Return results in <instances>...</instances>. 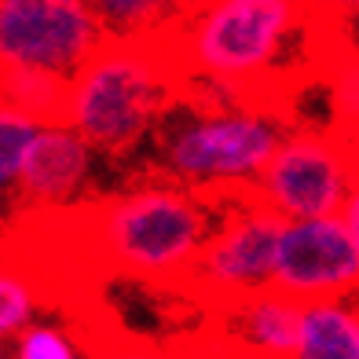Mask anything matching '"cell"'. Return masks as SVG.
<instances>
[{
  "instance_id": "obj_1",
  "label": "cell",
  "mask_w": 359,
  "mask_h": 359,
  "mask_svg": "<svg viewBox=\"0 0 359 359\" xmlns=\"http://www.w3.org/2000/svg\"><path fill=\"white\" fill-rule=\"evenodd\" d=\"M316 26L319 19L301 0H209L202 11L176 19L165 44L180 81L268 100V85L283 81Z\"/></svg>"
},
{
  "instance_id": "obj_2",
  "label": "cell",
  "mask_w": 359,
  "mask_h": 359,
  "mask_svg": "<svg viewBox=\"0 0 359 359\" xmlns=\"http://www.w3.org/2000/svg\"><path fill=\"white\" fill-rule=\"evenodd\" d=\"M224 198L158 172L88 209L92 253L114 271L143 283H187Z\"/></svg>"
},
{
  "instance_id": "obj_3",
  "label": "cell",
  "mask_w": 359,
  "mask_h": 359,
  "mask_svg": "<svg viewBox=\"0 0 359 359\" xmlns=\"http://www.w3.org/2000/svg\"><path fill=\"white\" fill-rule=\"evenodd\" d=\"M286 133L290 121L271 100H172L154 133V165L209 198H238L257 187Z\"/></svg>"
},
{
  "instance_id": "obj_4",
  "label": "cell",
  "mask_w": 359,
  "mask_h": 359,
  "mask_svg": "<svg viewBox=\"0 0 359 359\" xmlns=\"http://www.w3.org/2000/svg\"><path fill=\"white\" fill-rule=\"evenodd\" d=\"M180 70L165 37H107L85 67L67 81V118L100 154L121 158L154 140L158 121L176 100Z\"/></svg>"
},
{
  "instance_id": "obj_5",
  "label": "cell",
  "mask_w": 359,
  "mask_h": 359,
  "mask_svg": "<svg viewBox=\"0 0 359 359\" xmlns=\"http://www.w3.org/2000/svg\"><path fill=\"white\" fill-rule=\"evenodd\" d=\"M359 176V147L337 128H293L260 172L253 194L283 220L341 213Z\"/></svg>"
},
{
  "instance_id": "obj_6",
  "label": "cell",
  "mask_w": 359,
  "mask_h": 359,
  "mask_svg": "<svg viewBox=\"0 0 359 359\" xmlns=\"http://www.w3.org/2000/svg\"><path fill=\"white\" fill-rule=\"evenodd\" d=\"M283 224L286 220L271 205L260 202L253 191L238 194V198H224L217 227L209 235L187 286L209 297V304L217 308L250 297L257 290H268L275 283Z\"/></svg>"
},
{
  "instance_id": "obj_7",
  "label": "cell",
  "mask_w": 359,
  "mask_h": 359,
  "mask_svg": "<svg viewBox=\"0 0 359 359\" xmlns=\"http://www.w3.org/2000/svg\"><path fill=\"white\" fill-rule=\"evenodd\" d=\"M92 0H0V62L74 77L107 44Z\"/></svg>"
},
{
  "instance_id": "obj_8",
  "label": "cell",
  "mask_w": 359,
  "mask_h": 359,
  "mask_svg": "<svg viewBox=\"0 0 359 359\" xmlns=\"http://www.w3.org/2000/svg\"><path fill=\"white\" fill-rule=\"evenodd\" d=\"M275 290L293 301L355 297L359 293V246L341 213L297 217L283 224L275 257Z\"/></svg>"
},
{
  "instance_id": "obj_9",
  "label": "cell",
  "mask_w": 359,
  "mask_h": 359,
  "mask_svg": "<svg viewBox=\"0 0 359 359\" xmlns=\"http://www.w3.org/2000/svg\"><path fill=\"white\" fill-rule=\"evenodd\" d=\"M95 147L67 118L41 121L29 140L15 184V202L34 213H55L85 198L95 169Z\"/></svg>"
},
{
  "instance_id": "obj_10",
  "label": "cell",
  "mask_w": 359,
  "mask_h": 359,
  "mask_svg": "<svg viewBox=\"0 0 359 359\" xmlns=\"http://www.w3.org/2000/svg\"><path fill=\"white\" fill-rule=\"evenodd\" d=\"M220 323L227 330V345L253 355H297V326L301 301L283 290H257L250 297L220 304Z\"/></svg>"
},
{
  "instance_id": "obj_11",
  "label": "cell",
  "mask_w": 359,
  "mask_h": 359,
  "mask_svg": "<svg viewBox=\"0 0 359 359\" xmlns=\"http://www.w3.org/2000/svg\"><path fill=\"white\" fill-rule=\"evenodd\" d=\"M355 297H323L301 304L297 359H359Z\"/></svg>"
},
{
  "instance_id": "obj_12",
  "label": "cell",
  "mask_w": 359,
  "mask_h": 359,
  "mask_svg": "<svg viewBox=\"0 0 359 359\" xmlns=\"http://www.w3.org/2000/svg\"><path fill=\"white\" fill-rule=\"evenodd\" d=\"M323 77H326V100L341 136H348L359 147V48L348 34H334L323 55Z\"/></svg>"
},
{
  "instance_id": "obj_13",
  "label": "cell",
  "mask_w": 359,
  "mask_h": 359,
  "mask_svg": "<svg viewBox=\"0 0 359 359\" xmlns=\"http://www.w3.org/2000/svg\"><path fill=\"white\" fill-rule=\"evenodd\" d=\"M67 81L70 77H59V74H48V70L4 67V62H0V103L34 114L37 121L62 118V107H67Z\"/></svg>"
},
{
  "instance_id": "obj_14",
  "label": "cell",
  "mask_w": 359,
  "mask_h": 359,
  "mask_svg": "<svg viewBox=\"0 0 359 359\" xmlns=\"http://www.w3.org/2000/svg\"><path fill=\"white\" fill-rule=\"evenodd\" d=\"M110 37L128 41H154L165 37L176 26V4L172 0H92Z\"/></svg>"
},
{
  "instance_id": "obj_15",
  "label": "cell",
  "mask_w": 359,
  "mask_h": 359,
  "mask_svg": "<svg viewBox=\"0 0 359 359\" xmlns=\"http://www.w3.org/2000/svg\"><path fill=\"white\" fill-rule=\"evenodd\" d=\"M37 118L19 107L0 103V202H15V184H19L22 154L37 133Z\"/></svg>"
},
{
  "instance_id": "obj_16",
  "label": "cell",
  "mask_w": 359,
  "mask_h": 359,
  "mask_svg": "<svg viewBox=\"0 0 359 359\" xmlns=\"http://www.w3.org/2000/svg\"><path fill=\"white\" fill-rule=\"evenodd\" d=\"M37 312H41L37 286L29 283L22 271L0 268V341L11 345V341L37 319Z\"/></svg>"
},
{
  "instance_id": "obj_17",
  "label": "cell",
  "mask_w": 359,
  "mask_h": 359,
  "mask_svg": "<svg viewBox=\"0 0 359 359\" xmlns=\"http://www.w3.org/2000/svg\"><path fill=\"white\" fill-rule=\"evenodd\" d=\"M11 355H19V359H77L81 348L62 326L34 319L19 337L11 341Z\"/></svg>"
},
{
  "instance_id": "obj_18",
  "label": "cell",
  "mask_w": 359,
  "mask_h": 359,
  "mask_svg": "<svg viewBox=\"0 0 359 359\" xmlns=\"http://www.w3.org/2000/svg\"><path fill=\"white\" fill-rule=\"evenodd\" d=\"M308 8L316 11V19L334 29H345V34L359 26V0H312Z\"/></svg>"
},
{
  "instance_id": "obj_19",
  "label": "cell",
  "mask_w": 359,
  "mask_h": 359,
  "mask_svg": "<svg viewBox=\"0 0 359 359\" xmlns=\"http://www.w3.org/2000/svg\"><path fill=\"white\" fill-rule=\"evenodd\" d=\"M341 217H345L348 231H352L355 246H359V176H355V184H352V191H348V202H345V209H341Z\"/></svg>"
},
{
  "instance_id": "obj_20",
  "label": "cell",
  "mask_w": 359,
  "mask_h": 359,
  "mask_svg": "<svg viewBox=\"0 0 359 359\" xmlns=\"http://www.w3.org/2000/svg\"><path fill=\"white\" fill-rule=\"evenodd\" d=\"M172 4H176V15H180V19H184V15H194V11H202V8L209 4V0H172Z\"/></svg>"
},
{
  "instance_id": "obj_21",
  "label": "cell",
  "mask_w": 359,
  "mask_h": 359,
  "mask_svg": "<svg viewBox=\"0 0 359 359\" xmlns=\"http://www.w3.org/2000/svg\"><path fill=\"white\" fill-rule=\"evenodd\" d=\"M4 345H8V341H0V359H4V355H8V352H4Z\"/></svg>"
},
{
  "instance_id": "obj_22",
  "label": "cell",
  "mask_w": 359,
  "mask_h": 359,
  "mask_svg": "<svg viewBox=\"0 0 359 359\" xmlns=\"http://www.w3.org/2000/svg\"><path fill=\"white\" fill-rule=\"evenodd\" d=\"M348 41H352V44H355V48H359V37H348Z\"/></svg>"
},
{
  "instance_id": "obj_23",
  "label": "cell",
  "mask_w": 359,
  "mask_h": 359,
  "mask_svg": "<svg viewBox=\"0 0 359 359\" xmlns=\"http://www.w3.org/2000/svg\"><path fill=\"white\" fill-rule=\"evenodd\" d=\"M301 4H312V0H301Z\"/></svg>"
}]
</instances>
